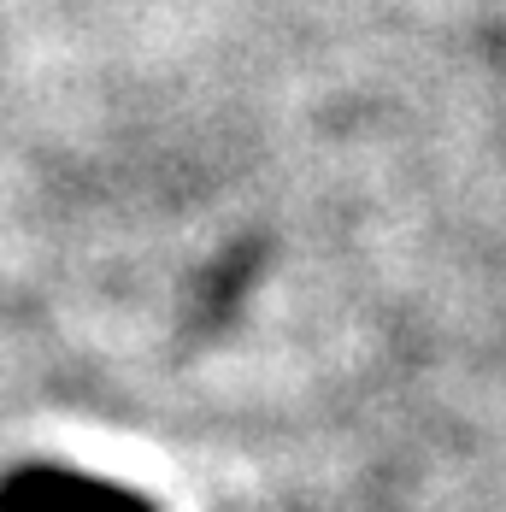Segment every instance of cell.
Here are the masks:
<instances>
[{"label":"cell","mask_w":506,"mask_h":512,"mask_svg":"<svg viewBox=\"0 0 506 512\" xmlns=\"http://www.w3.org/2000/svg\"><path fill=\"white\" fill-rule=\"evenodd\" d=\"M0 512H159L148 495L112 483V477H83L65 465H18L0 477Z\"/></svg>","instance_id":"obj_1"}]
</instances>
